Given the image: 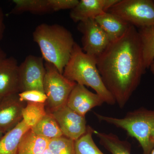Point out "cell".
<instances>
[{
  "mask_svg": "<svg viewBox=\"0 0 154 154\" xmlns=\"http://www.w3.org/2000/svg\"><path fill=\"white\" fill-rule=\"evenodd\" d=\"M49 112L57 122L66 137L75 141L87 131L88 126L85 117L76 113L66 105Z\"/></svg>",
  "mask_w": 154,
  "mask_h": 154,
  "instance_id": "9",
  "label": "cell"
},
{
  "mask_svg": "<svg viewBox=\"0 0 154 154\" xmlns=\"http://www.w3.org/2000/svg\"><path fill=\"white\" fill-rule=\"evenodd\" d=\"M15 5L13 14L29 12L42 14L60 10L73 9L78 0H13Z\"/></svg>",
  "mask_w": 154,
  "mask_h": 154,
  "instance_id": "10",
  "label": "cell"
},
{
  "mask_svg": "<svg viewBox=\"0 0 154 154\" xmlns=\"http://www.w3.org/2000/svg\"><path fill=\"white\" fill-rule=\"evenodd\" d=\"M43 89L50 111L66 105L68 99L77 83L70 81L59 72L52 64L45 62Z\"/></svg>",
  "mask_w": 154,
  "mask_h": 154,
  "instance_id": "6",
  "label": "cell"
},
{
  "mask_svg": "<svg viewBox=\"0 0 154 154\" xmlns=\"http://www.w3.org/2000/svg\"><path fill=\"white\" fill-rule=\"evenodd\" d=\"M104 103L98 94L89 91L85 86L76 84L69 96L66 105L76 113L85 117L88 111Z\"/></svg>",
  "mask_w": 154,
  "mask_h": 154,
  "instance_id": "12",
  "label": "cell"
},
{
  "mask_svg": "<svg viewBox=\"0 0 154 154\" xmlns=\"http://www.w3.org/2000/svg\"><path fill=\"white\" fill-rule=\"evenodd\" d=\"M142 48L144 65L146 69L154 60V25L138 30Z\"/></svg>",
  "mask_w": 154,
  "mask_h": 154,
  "instance_id": "20",
  "label": "cell"
},
{
  "mask_svg": "<svg viewBox=\"0 0 154 154\" xmlns=\"http://www.w3.org/2000/svg\"><path fill=\"white\" fill-rule=\"evenodd\" d=\"M3 135H4V134H3L2 131H0V139L2 138V137Z\"/></svg>",
  "mask_w": 154,
  "mask_h": 154,
  "instance_id": "30",
  "label": "cell"
},
{
  "mask_svg": "<svg viewBox=\"0 0 154 154\" xmlns=\"http://www.w3.org/2000/svg\"><path fill=\"white\" fill-rule=\"evenodd\" d=\"M33 37L43 59L63 74L75 42L71 33L60 25L44 23L37 26Z\"/></svg>",
  "mask_w": 154,
  "mask_h": 154,
  "instance_id": "2",
  "label": "cell"
},
{
  "mask_svg": "<svg viewBox=\"0 0 154 154\" xmlns=\"http://www.w3.org/2000/svg\"><path fill=\"white\" fill-rule=\"evenodd\" d=\"M102 81L120 108L139 85L146 69L138 30L130 25L120 38L111 42L96 58Z\"/></svg>",
  "mask_w": 154,
  "mask_h": 154,
  "instance_id": "1",
  "label": "cell"
},
{
  "mask_svg": "<svg viewBox=\"0 0 154 154\" xmlns=\"http://www.w3.org/2000/svg\"><path fill=\"white\" fill-rule=\"evenodd\" d=\"M19 93V65L14 57H6L0 62V97Z\"/></svg>",
  "mask_w": 154,
  "mask_h": 154,
  "instance_id": "13",
  "label": "cell"
},
{
  "mask_svg": "<svg viewBox=\"0 0 154 154\" xmlns=\"http://www.w3.org/2000/svg\"><path fill=\"white\" fill-rule=\"evenodd\" d=\"M150 140L151 142L154 145V128L152 130L151 133Z\"/></svg>",
  "mask_w": 154,
  "mask_h": 154,
  "instance_id": "27",
  "label": "cell"
},
{
  "mask_svg": "<svg viewBox=\"0 0 154 154\" xmlns=\"http://www.w3.org/2000/svg\"><path fill=\"white\" fill-rule=\"evenodd\" d=\"M31 129L23 120L0 139V154H19L18 149L23 135Z\"/></svg>",
  "mask_w": 154,
  "mask_h": 154,
  "instance_id": "16",
  "label": "cell"
},
{
  "mask_svg": "<svg viewBox=\"0 0 154 154\" xmlns=\"http://www.w3.org/2000/svg\"><path fill=\"white\" fill-rule=\"evenodd\" d=\"M150 154H154V148L152 150L151 153Z\"/></svg>",
  "mask_w": 154,
  "mask_h": 154,
  "instance_id": "31",
  "label": "cell"
},
{
  "mask_svg": "<svg viewBox=\"0 0 154 154\" xmlns=\"http://www.w3.org/2000/svg\"><path fill=\"white\" fill-rule=\"evenodd\" d=\"M27 102L21 101L18 94L3 98L0 102V131L4 134L22 120V110Z\"/></svg>",
  "mask_w": 154,
  "mask_h": 154,
  "instance_id": "11",
  "label": "cell"
},
{
  "mask_svg": "<svg viewBox=\"0 0 154 154\" xmlns=\"http://www.w3.org/2000/svg\"><path fill=\"white\" fill-rule=\"evenodd\" d=\"M149 69L150 70V71L152 73L154 76V60L152 62V63Z\"/></svg>",
  "mask_w": 154,
  "mask_h": 154,
  "instance_id": "28",
  "label": "cell"
},
{
  "mask_svg": "<svg viewBox=\"0 0 154 154\" xmlns=\"http://www.w3.org/2000/svg\"><path fill=\"white\" fill-rule=\"evenodd\" d=\"M48 149L52 154H75V141L64 136L49 140Z\"/></svg>",
  "mask_w": 154,
  "mask_h": 154,
  "instance_id": "23",
  "label": "cell"
},
{
  "mask_svg": "<svg viewBox=\"0 0 154 154\" xmlns=\"http://www.w3.org/2000/svg\"><path fill=\"white\" fill-rule=\"evenodd\" d=\"M94 131L88 126L85 133L75 141V154H104L94 141L92 136Z\"/></svg>",
  "mask_w": 154,
  "mask_h": 154,
  "instance_id": "22",
  "label": "cell"
},
{
  "mask_svg": "<svg viewBox=\"0 0 154 154\" xmlns=\"http://www.w3.org/2000/svg\"><path fill=\"white\" fill-rule=\"evenodd\" d=\"M78 30L83 34V51L97 58L107 48L110 41L95 19L79 22Z\"/></svg>",
  "mask_w": 154,
  "mask_h": 154,
  "instance_id": "8",
  "label": "cell"
},
{
  "mask_svg": "<svg viewBox=\"0 0 154 154\" xmlns=\"http://www.w3.org/2000/svg\"><path fill=\"white\" fill-rule=\"evenodd\" d=\"M95 19L106 33L110 42L121 37L131 25L120 17L108 12L101 14Z\"/></svg>",
  "mask_w": 154,
  "mask_h": 154,
  "instance_id": "15",
  "label": "cell"
},
{
  "mask_svg": "<svg viewBox=\"0 0 154 154\" xmlns=\"http://www.w3.org/2000/svg\"><path fill=\"white\" fill-rule=\"evenodd\" d=\"M30 129L37 135L49 140L63 136L57 122L49 112Z\"/></svg>",
  "mask_w": 154,
  "mask_h": 154,
  "instance_id": "19",
  "label": "cell"
},
{
  "mask_svg": "<svg viewBox=\"0 0 154 154\" xmlns=\"http://www.w3.org/2000/svg\"><path fill=\"white\" fill-rule=\"evenodd\" d=\"M119 0H81L72 9L70 17L74 22H79L95 19L108 10Z\"/></svg>",
  "mask_w": 154,
  "mask_h": 154,
  "instance_id": "14",
  "label": "cell"
},
{
  "mask_svg": "<svg viewBox=\"0 0 154 154\" xmlns=\"http://www.w3.org/2000/svg\"><path fill=\"white\" fill-rule=\"evenodd\" d=\"M49 140L35 134L30 129L20 140L18 154H42L48 148Z\"/></svg>",
  "mask_w": 154,
  "mask_h": 154,
  "instance_id": "17",
  "label": "cell"
},
{
  "mask_svg": "<svg viewBox=\"0 0 154 154\" xmlns=\"http://www.w3.org/2000/svg\"><path fill=\"white\" fill-rule=\"evenodd\" d=\"M45 103L27 102L22 110V120L30 128L47 114Z\"/></svg>",
  "mask_w": 154,
  "mask_h": 154,
  "instance_id": "21",
  "label": "cell"
},
{
  "mask_svg": "<svg viewBox=\"0 0 154 154\" xmlns=\"http://www.w3.org/2000/svg\"><path fill=\"white\" fill-rule=\"evenodd\" d=\"M99 121L112 125L124 130L138 142L143 154H150L154 148L150 137L154 128V110L140 108L127 113L123 118H118L94 113Z\"/></svg>",
  "mask_w": 154,
  "mask_h": 154,
  "instance_id": "4",
  "label": "cell"
},
{
  "mask_svg": "<svg viewBox=\"0 0 154 154\" xmlns=\"http://www.w3.org/2000/svg\"><path fill=\"white\" fill-rule=\"evenodd\" d=\"M19 99L26 102H38L45 103L47 100L46 94L44 92L37 90H29L18 94Z\"/></svg>",
  "mask_w": 154,
  "mask_h": 154,
  "instance_id": "24",
  "label": "cell"
},
{
  "mask_svg": "<svg viewBox=\"0 0 154 154\" xmlns=\"http://www.w3.org/2000/svg\"><path fill=\"white\" fill-rule=\"evenodd\" d=\"M4 30V14L2 10L0 7V39L2 37Z\"/></svg>",
  "mask_w": 154,
  "mask_h": 154,
  "instance_id": "25",
  "label": "cell"
},
{
  "mask_svg": "<svg viewBox=\"0 0 154 154\" xmlns=\"http://www.w3.org/2000/svg\"><path fill=\"white\" fill-rule=\"evenodd\" d=\"M45 66L42 57L30 55L19 66L20 93L29 90L44 92Z\"/></svg>",
  "mask_w": 154,
  "mask_h": 154,
  "instance_id": "7",
  "label": "cell"
},
{
  "mask_svg": "<svg viewBox=\"0 0 154 154\" xmlns=\"http://www.w3.org/2000/svg\"><path fill=\"white\" fill-rule=\"evenodd\" d=\"M2 97H0V102H1V100H2Z\"/></svg>",
  "mask_w": 154,
  "mask_h": 154,
  "instance_id": "32",
  "label": "cell"
},
{
  "mask_svg": "<svg viewBox=\"0 0 154 154\" xmlns=\"http://www.w3.org/2000/svg\"><path fill=\"white\" fill-rule=\"evenodd\" d=\"M99 143L112 154H131V146L126 141L120 140L116 135L94 131Z\"/></svg>",
  "mask_w": 154,
  "mask_h": 154,
  "instance_id": "18",
  "label": "cell"
},
{
  "mask_svg": "<svg viewBox=\"0 0 154 154\" xmlns=\"http://www.w3.org/2000/svg\"></svg>",
  "mask_w": 154,
  "mask_h": 154,
  "instance_id": "33",
  "label": "cell"
},
{
  "mask_svg": "<svg viewBox=\"0 0 154 154\" xmlns=\"http://www.w3.org/2000/svg\"><path fill=\"white\" fill-rule=\"evenodd\" d=\"M63 75L70 81L93 89L104 103L111 105L116 103L103 82L97 67L96 57L84 52L76 42Z\"/></svg>",
  "mask_w": 154,
  "mask_h": 154,
  "instance_id": "3",
  "label": "cell"
},
{
  "mask_svg": "<svg viewBox=\"0 0 154 154\" xmlns=\"http://www.w3.org/2000/svg\"><path fill=\"white\" fill-rule=\"evenodd\" d=\"M6 55L5 53L0 48V62L6 58Z\"/></svg>",
  "mask_w": 154,
  "mask_h": 154,
  "instance_id": "26",
  "label": "cell"
},
{
  "mask_svg": "<svg viewBox=\"0 0 154 154\" xmlns=\"http://www.w3.org/2000/svg\"><path fill=\"white\" fill-rule=\"evenodd\" d=\"M42 154H52L48 149H46Z\"/></svg>",
  "mask_w": 154,
  "mask_h": 154,
  "instance_id": "29",
  "label": "cell"
},
{
  "mask_svg": "<svg viewBox=\"0 0 154 154\" xmlns=\"http://www.w3.org/2000/svg\"><path fill=\"white\" fill-rule=\"evenodd\" d=\"M107 12L139 28L154 25V2L152 0H119Z\"/></svg>",
  "mask_w": 154,
  "mask_h": 154,
  "instance_id": "5",
  "label": "cell"
}]
</instances>
